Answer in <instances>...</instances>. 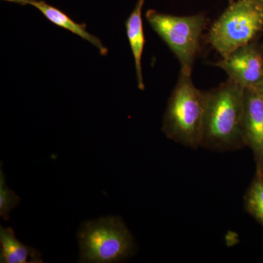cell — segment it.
Returning a JSON list of instances; mask_svg holds the SVG:
<instances>
[{
    "mask_svg": "<svg viewBox=\"0 0 263 263\" xmlns=\"http://www.w3.org/2000/svg\"><path fill=\"white\" fill-rule=\"evenodd\" d=\"M245 90L228 79L215 89L205 91L200 147L218 152L245 147L242 133Z\"/></svg>",
    "mask_w": 263,
    "mask_h": 263,
    "instance_id": "obj_1",
    "label": "cell"
},
{
    "mask_svg": "<svg viewBox=\"0 0 263 263\" xmlns=\"http://www.w3.org/2000/svg\"><path fill=\"white\" fill-rule=\"evenodd\" d=\"M205 103V91L195 87L192 72L180 70L164 114L162 130L166 137L192 149L200 147Z\"/></svg>",
    "mask_w": 263,
    "mask_h": 263,
    "instance_id": "obj_2",
    "label": "cell"
},
{
    "mask_svg": "<svg viewBox=\"0 0 263 263\" xmlns=\"http://www.w3.org/2000/svg\"><path fill=\"white\" fill-rule=\"evenodd\" d=\"M78 238L81 262H119L137 252L133 235L119 216L86 221Z\"/></svg>",
    "mask_w": 263,
    "mask_h": 263,
    "instance_id": "obj_3",
    "label": "cell"
},
{
    "mask_svg": "<svg viewBox=\"0 0 263 263\" xmlns=\"http://www.w3.org/2000/svg\"><path fill=\"white\" fill-rule=\"evenodd\" d=\"M263 29V7L255 0H238L229 5L211 27L209 43L227 57L252 43Z\"/></svg>",
    "mask_w": 263,
    "mask_h": 263,
    "instance_id": "obj_4",
    "label": "cell"
},
{
    "mask_svg": "<svg viewBox=\"0 0 263 263\" xmlns=\"http://www.w3.org/2000/svg\"><path fill=\"white\" fill-rule=\"evenodd\" d=\"M147 22L179 60L181 70L192 72L206 24L202 14L177 16L148 10Z\"/></svg>",
    "mask_w": 263,
    "mask_h": 263,
    "instance_id": "obj_5",
    "label": "cell"
},
{
    "mask_svg": "<svg viewBox=\"0 0 263 263\" xmlns=\"http://www.w3.org/2000/svg\"><path fill=\"white\" fill-rule=\"evenodd\" d=\"M214 65L245 89H256L263 81L262 53L252 43L237 48Z\"/></svg>",
    "mask_w": 263,
    "mask_h": 263,
    "instance_id": "obj_6",
    "label": "cell"
},
{
    "mask_svg": "<svg viewBox=\"0 0 263 263\" xmlns=\"http://www.w3.org/2000/svg\"><path fill=\"white\" fill-rule=\"evenodd\" d=\"M242 133L253 154L255 172L263 173V98L254 88L245 90Z\"/></svg>",
    "mask_w": 263,
    "mask_h": 263,
    "instance_id": "obj_7",
    "label": "cell"
},
{
    "mask_svg": "<svg viewBox=\"0 0 263 263\" xmlns=\"http://www.w3.org/2000/svg\"><path fill=\"white\" fill-rule=\"evenodd\" d=\"M22 5H30L37 8L51 23L57 27L67 29V31L77 34L79 37L89 41L98 48L100 54L105 56L108 53V48L105 47L98 37H95L86 30V24H79L62 10L48 5L46 2L38 0H5Z\"/></svg>",
    "mask_w": 263,
    "mask_h": 263,
    "instance_id": "obj_8",
    "label": "cell"
},
{
    "mask_svg": "<svg viewBox=\"0 0 263 263\" xmlns=\"http://www.w3.org/2000/svg\"><path fill=\"white\" fill-rule=\"evenodd\" d=\"M145 0H138L134 10L125 22L126 30H127L126 32H127L128 41H129L132 53L134 57L135 65H136L138 86L141 90L145 89L141 64L142 55H143L145 43H146L143 19H142V9Z\"/></svg>",
    "mask_w": 263,
    "mask_h": 263,
    "instance_id": "obj_9",
    "label": "cell"
},
{
    "mask_svg": "<svg viewBox=\"0 0 263 263\" xmlns=\"http://www.w3.org/2000/svg\"><path fill=\"white\" fill-rule=\"evenodd\" d=\"M0 262L41 263V254L32 247L21 243L11 228L0 227Z\"/></svg>",
    "mask_w": 263,
    "mask_h": 263,
    "instance_id": "obj_10",
    "label": "cell"
},
{
    "mask_svg": "<svg viewBox=\"0 0 263 263\" xmlns=\"http://www.w3.org/2000/svg\"><path fill=\"white\" fill-rule=\"evenodd\" d=\"M243 200L246 211L263 228V173L255 172Z\"/></svg>",
    "mask_w": 263,
    "mask_h": 263,
    "instance_id": "obj_11",
    "label": "cell"
},
{
    "mask_svg": "<svg viewBox=\"0 0 263 263\" xmlns=\"http://www.w3.org/2000/svg\"><path fill=\"white\" fill-rule=\"evenodd\" d=\"M20 202V198L7 186L5 174L0 170V216L5 221L9 220L10 213Z\"/></svg>",
    "mask_w": 263,
    "mask_h": 263,
    "instance_id": "obj_12",
    "label": "cell"
},
{
    "mask_svg": "<svg viewBox=\"0 0 263 263\" xmlns=\"http://www.w3.org/2000/svg\"><path fill=\"white\" fill-rule=\"evenodd\" d=\"M256 89L257 90V91H258L259 94H260L261 96L263 98V81L258 86H257V88H256Z\"/></svg>",
    "mask_w": 263,
    "mask_h": 263,
    "instance_id": "obj_13",
    "label": "cell"
},
{
    "mask_svg": "<svg viewBox=\"0 0 263 263\" xmlns=\"http://www.w3.org/2000/svg\"><path fill=\"white\" fill-rule=\"evenodd\" d=\"M255 1L257 2L259 4H260L263 7V0H255Z\"/></svg>",
    "mask_w": 263,
    "mask_h": 263,
    "instance_id": "obj_14",
    "label": "cell"
}]
</instances>
